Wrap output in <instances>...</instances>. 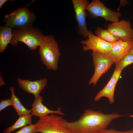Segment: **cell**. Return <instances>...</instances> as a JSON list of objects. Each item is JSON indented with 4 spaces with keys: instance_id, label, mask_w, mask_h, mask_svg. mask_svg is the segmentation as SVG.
<instances>
[{
    "instance_id": "1",
    "label": "cell",
    "mask_w": 133,
    "mask_h": 133,
    "mask_svg": "<svg viewBox=\"0 0 133 133\" xmlns=\"http://www.w3.org/2000/svg\"><path fill=\"white\" fill-rule=\"evenodd\" d=\"M122 116L87 109L78 120L70 122L63 119L62 124L71 133H95L106 129L114 119Z\"/></svg>"
},
{
    "instance_id": "2",
    "label": "cell",
    "mask_w": 133,
    "mask_h": 133,
    "mask_svg": "<svg viewBox=\"0 0 133 133\" xmlns=\"http://www.w3.org/2000/svg\"><path fill=\"white\" fill-rule=\"evenodd\" d=\"M39 52L42 63L47 68L57 70L61 54L58 43L52 35L45 36Z\"/></svg>"
},
{
    "instance_id": "3",
    "label": "cell",
    "mask_w": 133,
    "mask_h": 133,
    "mask_svg": "<svg viewBox=\"0 0 133 133\" xmlns=\"http://www.w3.org/2000/svg\"><path fill=\"white\" fill-rule=\"evenodd\" d=\"M13 36L10 42L13 46L18 42L25 43L31 50L37 49L41 44L45 36L38 29L32 27L13 29Z\"/></svg>"
},
{
    "instance_id": "4",
    "label": "cell",
    "mask_w": 133,
    "mask_h": 133,
    "mask_svg": "<svg viewBox=\"0 0 133 133\" xmlns=\"http://www.w3.org/2000/svg\"><path fill=\"white\" fill-rule=\"evenodd\" d=\"M28 5L5 15L3 20L4 26L15 29L32 27L36 17L34 14L27 8Z\"/></svg>"
},
{
    "instance_id": "5",
    "label": "cell",
    "mask_w": 133,
    "mask_h": 133,
    "mask_svg": "<svg viewBox=\"0 0 133 133\" xmlns=\"http://www.w3.org/2000/svg\"><path fill=\"white\" fill-rule=\"evenodd\" d=\"M63 119L53 114L39 118L35 124V133H71L62 125Z\"/></svg>"
},
{
    "instance_id": "6",
    "label": "cell",
    "mask_w": 133,
    "mask_h": 133,
    "mask_svg": "<svg viewBox=\"0 0 133 133\" xmlns=\"http://www.w3.org/2000/svg\"><path fill=\"white\" fill-rule=\"evenodd\" d=\"M92 55L94 72L88 84H93L95 86L101 76L107 72L114 62L108 54L92 51Z\"/></svg>"
},
{
    "instance_id": "7",
    "label": "cell",
    "mask_w": 133,
    "mask_h": 133,
    "mask_svg": "<svg viewBox=\"0 0 133 133\" xmlns=\"http://www.w3.org/2000/svg\"><path fill=\"white\" fill-rule=\"evenodd\" d=\"M86 9L94 17H101L106 21L112 22L119 21L122 15L119 12L114 11L107 7L99 0H93L88 4Z\"/></svg>"
},
{
    "instance_id": "8",
    "label": "cell",
    "mask_w": 133,
    "mask_h": 133,
    "mask_svg": "<svg viewBox=\"0 0 133 133\" xmlns=\"http://www.w3.org/2000/svg\"><path fill=\"white\" fill-rule=\"evenodd\" d=\"M87 37L86 39L81 41L83 45V49L85 51L91 50L98 53L108 54L114 43L104 41L94 34L91 31Z\"/></svg>"
},
{
    "instance_id": "9",
    "label": "cell",
    "mask_w": 133,
    "mask_h": 133,
    "mask_svg": "<svg viewBox=\"0 0 133 133\" xmlns=\"http://www.w3.org/2000/svg\"><path fill=\"white\" fill-rule=\"evenodd\" d=\"M73 8L78 24V33L84 38H87L90 31L87 27L86 22V8L89 1L87 0H72Z\"/></svg>"
},
{
    "instance_id": "10",
    "label": "cell",
    "mask_w": 133,
    "mask_h": 133,
    "mask_svg": "<svg viewBox=\"0 0 133 133\" xmlns=\"http://www.w3.org/2000/svg\"><path fill=\"white\" fill-rule=\"evenodd\" d=\"M129 21L122 20L108 25L107 31L119 40L124 41L133 40V29Z\"/></svg>"
},
{
    "instance_id": "11",
    "label": "cell",
    "mask_w": 133,
    "mask_h": 133,
    "mask_svg": "<svg viewBox=\"0 0 133 133\" xmlns=\"http://www.w3.org/2000/svg\"><path fill=\"white\" fill-rule=\"evenodd\" d=\"M122 71L115 68L110 80L105 86L99 91L94 97L95 101H97L103 97L107 98L109 103L112 104L114 102L115 90Z\"/></svg>"
},
{
    "instance_id": "12",
    "label": "cell",
    "mask_w": 133,
    "mask_h": 133,
    "mask_svg": "<svg viewBox=\"0 0 133 133\" xmlns=\"http://www.w3.org/2000/svg\"><path fill=\"white\" fill-rule=\"evenodd\" d=\"M17 81L19 86L23 91L33 95L35 98L40 95V93L47 85L48 80L46 78L34 81L18 78Z\"/></svg>"
},
{
    "instance_id": "13",
    "label": "cell",
    "mask_w": 133,
    "mask_h": 133,
    "mask_svg": "<svg viewBox=\"0 0 133 133\" xmlns=\"http://www.w3.org/2000/svg\"><path fill=\"white\" fill-rule=\"evenodd\" d=\"M133 46V40H119L114 43L108 55L115 64L128 54Z\"/></svg>"
},
{
    "instance_id": "14",
    "label": "cell",
    "mask_w": 133,
    "mask_h": 133,
    "mask_svg": "<svg viewBox=\"0 0 133 133\" xmlns=\"http://www.w3.org/2000/svg\"><path fill=\"white\" fill-rule=\"evenodd\" d=\"M43 99L42 97L39 95L35 98L34 102L31 106L32 108L31 114L32 115L40 118L51 114H57L61 116H64V114L61 111L60 107L58 108L55 110L49 109L44 105L42 103Z\"/></svg>"
},
{
    "instance_id": "15",
    "label": "cell",
    "mask_w": 133,
    "mask_h": 133,
    "mask_svg": "<svg viewBox=\"0 0 133 133\" xmlns=\"http://www.w3.org/2000/svg\"><path fill=\"white\" fill-rule=\"evenodd\" d=\"M12 28L4 26L0 27V52L4 51L8 44L10 43L13 33Z\"/></svg>"
},
{
    "instance_id": "16",
    "label": "cell",
    "mask_w": 133,
    "mask_h": 133,
    "mask_svg": "<svg viewBox=\"0 0 133 133\" xmlns=\"http://www.w3.org/2000/svg\"><path fill=\"white\" fill-rule=\"evenodd\" d=\"M11 93V100L12 106L13 107L17 115L19 116L27 115L31 114V110L26 108L22 104L18 98L15 95L14 93L15 88L11 87L10 88Z\"/></svg>"
},
{
    "instance_id": "17",
    "label": "cell",
    "mask_w": 133,
    "mask_h": 133,
    "mask_svg": "<svg viewBox=\"0 0 133 133\" xmlns=\"http://www.w3.org/2000/svg\"><path fill=\"white\" fill-rule=\"evenodd\" d=\"M31 114L27 115L21 116L15 123L12 126L6 128L3 133H11L12 131L19 128L32 124V116Z\"/></svg>"
},
{
    "instance_id": "18",
    "label": "cell",
    "mask_w": 133,
    "mask_h": 133,
    "mask_svg": "<svg viewBox=\"0 0 133 133\" xmlns=\"http://www.w3.org/2000/svg\"><path fill=\"white\" fill-rule=\"evenodd\" d=\"M95 34L103 40L110 43H114L119 40L112 35L107 30L103 29L99 27L97 28Z\"/></svg>"
},
{
    "instance_id": "19",
    "label": "cell",
    "mask_w": 133,
    "mask_h": 133,
    "mask_svg": "<svg viewBox=\"0 0 133 133\" xmlns=\"http://www.w3.org/2000/svg\"><path fill=\"white\" fill-rule=\"evenodd\" d=\"M133 63V55L129 53L115 64L116 69L121 71L127 66Z\"/></svg>"
},
{
    "instance_id": "20",
    "label": "cell",
    "mask_w": 133,
    "mask_h": 133,
    "mask_svg": "<svg viewBox=\"0 0 133 133\" xmlns=\"http://www.w3.org/2000/svg\"><path fill=\"white\" fill-rule=\"evenodd\" d=\"M35 124L25 126L15 133H35Z\"/></svg>"
},
{
    "instance_id": "21",
    "label": "cell",
    "mask_w": 133,
    "mask_h": 133,
    "mask_svg": "<svg viewBox=\"0 0 133 133\" xmlns=\"http://www.w3.org/2000/svg\"><path fill=\"white\" fill-rule=\"evenodd\" d=\"M12 105L11 99L1 100L0 102V111H1L7 107L12 106Z\"/></svg>"
},
{
    "instance_id": "22",
    "label": "cell",
    "mask_w": 133,
    "mask_h": 133,
    "mask_svg": "<svg viewBox=\"0 0 133 133\" xmlns=\"http://www.w3.org/2000/svg\"><path fill=\"white\" fill-rule=\"evenodd\" d=\"M95 133H131V131L129 130L126 131H120L111 129H104Z\"/></svg>"
},
{
    "instance_id": "23",
    "label": "cell",
    "mask_w": 133,
    "mask_h": 133,
    "mask_svg": "<svg viewBox=\"0 0 133 133\" xmlns=\"http://www.w3.org/2000/svg\"><path fill=\"white\" fill-rule=\"evenodd\" d=\"M120 6H124L126 4H128L129 3L128 1L126 0H120Z\"/></svg>"
},
{
    "instance_id": "24",
    "label": "cell",
    "mask_w": 133,
    "mask_h": 133,
    "mask_svg": "<svg viewBox=\"0 0 133 133\" xmlns=\"http://www.w3.org/2000/svg\"><path fill=\"white\" fill-rule=\"evenodd\" d=\"M5 83L3 81V78L1 74L0 75V86H2L5 84Z\"/></svg>"
},
{
    "instance_id": "25",
    "label": "cell",
    "mask_w": 133,
    "mask_h": 133,
    "mask_svg": "<svg viewBox=\"0 0 133 133\" xmlns=\"http://www.w3.org/2000/svg\"><path fill=\"white\" fill-rule=\"evenodd\" d=\"M11 0H0V9L2 5L4 3L8 1H11Z\"/></svg>"
},
{
    "instance_id": "26",
    "label": "cell",
    "mask_w": 133,
    "mask_h": 133,
    "mask_svg": "<svg viewBox=\"0 0 133 133\" xmlns=\"http://www.w3.org/2000/svg\"><path fill=\"white\" fill-rule=\"evenodd\" d=\"M128 53L133 55V46L130 49Z\"/></svg>"
},
{
    "instance_id": "27",
    "label": "cell",
    "mask_w": 133,
    "mask_h": 133,
    "mask_svg": "<svg viewBox=\"0 0 133 133\" xmlns=\"http://www.w3.org/2000/svg\"><path fill=\"white\" fill-rule=\"evenodd\" d=\"M131 131V133H133V127Z\"/></svg>"
},
{
    "instance_id": "28",
    "label": "cell",
    "mask_w": 133,
    "mask_h": 133,
    "mask_svg": "<svg viewBox=\"0 0 133 133\" xmlns=\"http://www.w3.org/2000/svg\"><path fill=\"white\" fill-rule=\"evenodd\" d=\"M129 116L130 117H133V115H131Z\"/></svg>"
}]
</instances>
